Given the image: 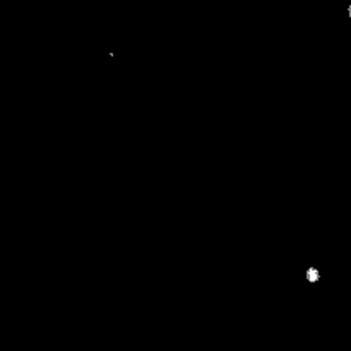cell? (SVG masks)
<instances>
[{"mask_svg": "<svg viewBox=\"0 0 351 351\" xmlns=\"http://www.w3.org/2000/svg\"><path fill=\"white\" fill-rule=\"evenodd\" d=\"M321 278H322V274L317 267H308V269L305 271V280H307L311 285L319 283V281H321Z\"/></svg>", "mask_w": 351, "mask_h": 351, "instance_id": "cell-1", "label": "cell"}, {"mask_svg": "<svg viewBox=\"0 0 351 351\" xmlns=\"http://www.w3.org/2000/svg\"><path fill=\"white\" fill-rule=\"evenodd\" d=\"M346 14H348V21H350V24H351V2L348 3V9H346Z\"/></svg>", "mask_w": 351, "mask_h": 351, "instance_id": "cell-2", "label": "cell"}]
</instances>
